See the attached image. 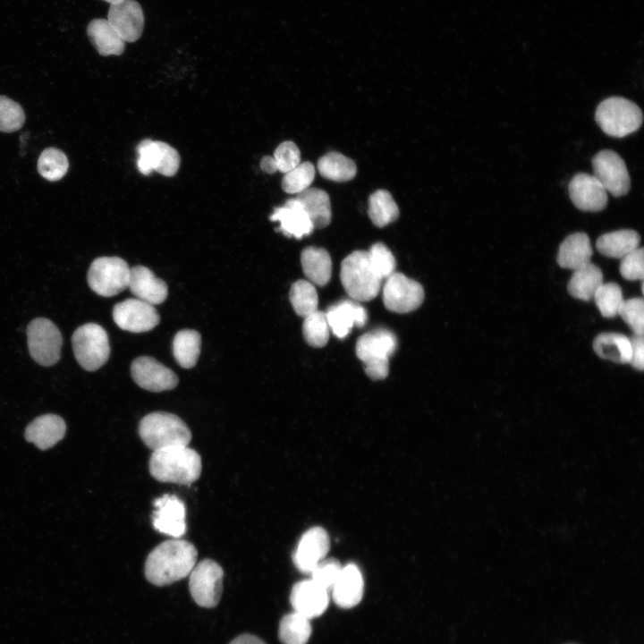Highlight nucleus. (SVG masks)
I'll return each instance as SVG.
<instances>
[{
  "label": "nucleus",
  "mask_w": 644,
  "mask_h": 644,
  "mask_svg": "<svg viewBox=\"0 0 644 644\" xmlns=\"http://www.w3.org/2000/svg\"><path fill=\"white\" fill-rule=\"evenodd\" d=\"M197 556L195 546L187 540L174 538L162 542L146 559V579L156 586L178 581L191 573Z\"/></svg>",
  "instance_id": "f257e3e1"
},
{
  "label": "nucleus",
  "mask_w": 644,
  "mask_h": 644,
  "mask_svg": "<svg viewBox=\"0 0 644 644\" xmlns=\"http://www.w3.org/2000/svg\"><path fill=\"white\" fill-rule=\"evenodd\" d=\"M149 472L160 482L190 485L201 474L200 455L188 445H174L153 451Z\"/></svg>",
  "instance_id": "f03ea898"
},
{
  "label": "nucleus",
  "mask_w": 644,
  "mask_h": 644,
  "mask_svg": "<svg viewBox=\"0 0 644 644\" xmlns=\"http://www.w3.org/2000/svg\"><path fill=\"white\" fill-rule=\"evenodd\" d=\"M139 434L145 445L153 451L174 445H188L191 432L177 415L155 411L140 422Z\"/></svg>",
  "instance_id": "7ed1b4c3"
},
{
  "label": "nucleus",
  "mask_w": 644,
  "mask_h": 644,
  "mask_svg": "<svg viewBox=\"0 0 644 644\" xmlns=\"http://www.w3.org/2000/svg\"><path fill=\"white\" fill-rule=\"evenodd\" d=\"M340 279L349 296L362 301L378 294L382 281L371 266L368 251L364 250H355L342 261Z\"/></svg>",
  "instance_id": "20e7f679"
},
{
  "label": "nucleus",
  "mask_w": 644,
  "mask_h": 644,
  "mask_svg": "<svg viewBox=\"0 0 644 644\" xmlns=\"http://www.w3.org/2000/svg\"><path fill=\"white\" fill-rule=\"evenodd\" d=\"M595 120L606 134L623 138L641 126L643 114L634 102L622 97H611L597 106Z\"/></svg>",
  "instance_id": "39448f33"
},
{
  "label": "nucleus",
  "mask_w": 644,
  "mask_h": 644,
  "mask_svg": "<svg viewBox=\"0 0 644 644\" xmlns=\"http://www.w3.org/2000/svg\"><path fill=\"white\" fill-rule=\"evenodd\" d=\"M74 356L88 371L100 369L108 360L110 346L106 330L95 323L79 326L72 336Z\"/></svg>",
  "instance_id": "423d86ee"
},
{
  "label": "nucleus",
  "mask_w": 644,
  "mask_h": 644,
  "mask_svg": "<svg viewBox=\"0 0 644 644\" xmlns=\"http://www.w3.org/2000/svg\"><path fill=\"white\" fill-rule=\"evenodd\" d=\"M130 269L119 257L97 258L89 268L88 284L100 296H114L128 288Z\"/></svg>",
  "instance_id": "0eeeda50"
},
{
  "label": "nucleus",
  "mask_w": 644,
  "mask_h": 644,
  "mask_svg": "<svg viewBox=\"0 0 644 644\" xmlns=\"http://www.w3.org/2000/svg\"><path fill=\"white\" fill-rule=\"evenodd\" d=\"M28 348L32 359L42 366H52L61 355L63 338L58 327L49 319L38 318L27 327Z\"/></svg>",
  "instance_id": "6e6552de"
},
{
  "label": "nucleus",
  "mask_w": 644,
  "mask_h": 644,
  "mask_svg": "<svg viewBox=\"0 0 644 644\" xmlns=\"http://www.w3.org/2000/svg\"><path fill=\"white\" fill-rule=\"evenodd\" d=\"M189 589L193 600L202 607H215L223 591L222 567L211 559H204L191 572Z\"/></svg>",
  "instance_id": "1a4fd4ad"
},
{
  "label": "nucleus",
  "mask_w": 644,
  "mask_h": 644,
  "mask_svg": "<svg viewBox=\"0 0 644 644\" xmlns=\"http://www.w3.org/2000/svg\"><path fill=\"white\" fill-rule=\"evenodd\" d=\"M593 176L607 193L621 197L631 189V178L624 160L614 151L604 149L592 158Z\"/></svg>",
  "instance_id": "9d476101"
},
{
  "label": "nucleus",
  "mask_w": 644,
  "mask_h": 644,
  "mask_svg": "<svg viewBox=\"0 0 644 644\" xmlns=\"http://www.w3.org/2000/svg\"><path fill=\"white\" fill-rule=\"evenodd\" d=\"M424 300L423 287L403 274L394 272L386 278L383 288L386 308L396 313H407L418 309Z\"/></svg>",
  "instance_id": "9b49d317"
},
{
  "label": "nucleus",
  "mask_w": 644,
  "mask_h": 644,
  "mask_svg": "<svg viewBox=\"0 0 644 644\" xmlns=\"http://www.w3.org/2000/svg\"><path fill=\"white\" fill-rule=\"evenodd\" d=\"M138 160L137 168L144 175H148L156 171L165 176L174 175L180 165V156L178 152L169 144L152 140H143L137 147Z\"/></svg>",
  "instance_id": "f8f14e48"
},
{
  "label": "nucleus",
  "mask_w": 644,
  "mask_h": 644,
  "mask_svg": "<svg viewBox=\"0 0 644 644\" xmlns=\"http://www.w3.org/2000/svg\"><path fill=\"white\" fill-rule=\"evenodd\" d=\"M113 319L123 330L143 333L157 326L160 317L153 305L137 298H131L114 305Z\"/></svg>",
  "instance_id": "ddd939ff"
},
{
  "label": "nucleus",
  "mask_w": 644,
  "mask_h": 644,
  "mask_svg": "<svg viewBox=\"0 0 644 644\" xmlns=\"http://www.w3.org/2000/svg\"><path fill=\"white\" fill-rule=\"evenodd\" d=\"M131 375L139 386L150 392L171 390L178 384L173 370L149 356L135 359L131 365Z\"/></svg>",
  "instance_id": "4468645a"
},
{
  "label": "nucleus",
  "mask_w": 644,
  "mask_h": 644,
  "mask_svg": "<svg viewBox=\"0 0 644 644\" xmlns=\"http://www.w3.org/2000/svg\"><path fill=\"white\" fill-rule=\"evenodd\" d=\"M152 523L160 533L179 538L186 532L185 505L176 496L164 495L154 502Z\"/></svg>",
  "instance_id": "2eb2a0df"
},
{
  "label": "nucleus",
  "mask_w": 644,
  "mask_h": 644,
  "mask_svg": "<svg viewBox=\"0 0 644 644\" xmlns=\"http://www.w3.org/2000/svg\"><path fill=\"white\" fill-rule=\"evenodd\" d=\"M106 20L125 43L135 42L142 35L144 13L136 0H123L111 4Z\"/></svg>",
  "instance_id": "dca6fc26"
},
{
  "label": "nucleus",
  "mask_w": 644,
  "mask_h": 644,
  "mask_svg": "<svg viewBox=\"0 0 644 644\" xmlns=\"http://www.w3.org/2000/svg\"><path fill=\"white\" fill-rule=\"evenodd\" d=\"M568 189L572 203L580 210L597 212L607 205V191L592 174H575L570 181Z\"/></svg>",
  "instance_id": "f3484780"
},
{
  "label": "nucleus",
  "mask_w": 644,
  "mask_h": 644,
  "mask_svg": "<svg viewBox=\"0 0 644 644\" xmlns=\"http://www.w3.org/2000/svg\"><path fill=\"white\" fill-rule=\"evenodd\" d=\"M330 542L327 532L321 527L308 530L301 538L293 563L304 573H310L315 566L326 558Z\"/></svg>",
  "instance_id": "a211bd4d"
},
{
  "label": "nucleus",
  "mask_w": 644,
  "mask_h": 644,
  "mask_svg": "<svg viewBox=\"0 0 644 644\" xmlns=\"http://www.w3.org/2000/svg\"><path fill=\"white\" fill-rule=\"evenodd\" d=\"M290 602L295 612L310 620L326 611L329 603V591L311 579L305 580L292 587Z\"/></svg>",
  "instance_id": "6ab92c4d"
},
{
  "label": "nucleus",
  "mask_w": 644,
  "mask_h": 644,
  "mask_svg": "<svg viewBox=\"0 0 644 644\" xmlns=\"http://www.w3.org/2000/svg\"><path fill=\"white\" fill-rule=\"evenodd\" d=\"M270 219L279 223L277 229L287 237L301 239L314 230L309 217L296 198L288 199L282 207L275 208Z\"/></svg>",
  "instance_id": "aec40b11"
},
{
  "label": "nucleus",
  "mask_w": 644,
  "mask_h": 644,
  "mask_svg": "<svg viewBox=\"0 0 644 644\" xmlns=\"http://www.w3.org/2000/svg\"><path fill=\"white\" fill-rule=\"evenodd\" d=\"M128 288L137 299L153 306L164 302L168 294L166 284L143 266H136L130 269Z\"/></svg>",
  "instance_id": "412c9836"
},
{
  "label": "nucleus",
  "mask_w": 644,
  "mask_h": 644,
  "mask_svg": "<svg viewBox=\"0 0 644 644\" xmlns=\"http://www.w3.org/2000/svg\"><path fill=\"white\" fill-rule=\"evenodd\" d=\"M397 345L395 335L386 329H378L362 335L356 343L358 358L367 364L377 360H388Z\"/></svg>",
  "instance_id": "4be33fe9"
},
{
  "label": "nucleus",
  "mask_w": 644,
  "mask_h": 644,
  "mask_svg": "<svg viewBox=\"0 0 644 644\" xmlns=\"http://www.w3.org/2000/svg\"><path fill=\"white\" fill-rule=\"evenodd\" d=\"M330 330L338 338H344L354 326H363L368 319L366 309L353 301H342L326 312Z\"/></svg>",
  "instance_id": "5701e85b"
},
{
  "label": "nucleus",
  "mask_w": 644,
  "mask_h": 644,
  "mask_svg": "<svg viewBox=\"0 0 644 644\" xmlns=\"http://www.w3.org/2000/svg\"><path fill=\"white\" fill-rule=\"evenodd\" d=\"M364 581L361 572L354 564L343 566L340 575L332 588L335 603L342 608L357 606L363 596Z\"/></svg>",
  "instance_id": "b1692460"
},
{
  "label": "nucleus",
  "mask_w": 644,
  "mask_h": 644,
  "mask_svg": "<svg viewBox=\"0 0 644 644\" xmlns=\"http://www.w3.org/2000/svg\"><path fill=\"white\" fill-rule=\"evenodd\" d=\"M66 431L64 420L55 414H45L33 419L25 429V438L38 448L47 450L63 439Z\"/></svg>",
  "instance_id": "393cba45"
},
{
  "label": "nucleus",
  "mask_w": 644,
  "mask_h": 644,
  "mask_svg": "<svg viewBox=\"0 0 644 644\" xmlns=\"http://www.w3.org/2000/svg\"><path fill=\"white\" fill-rule=\"evenodd\" d=\"M591 256L589 237L585 233L578 232L562 242L556 260L561 267L574 271L590 263Z\"/></svg>",
  "instance_id": "a878e982"
},
{
  "label": "nucleus",
  "mask_w": 644,
  "mask_h": 644,
  "mask_svg": "<svg viewBox=\"0 0 644 644\" xmlns=\"http://www.w3.org/2000/svg\"><path fill=\"white\" fill-rule=\"evenodd\" d=\"M87 34L100 55H120L124 51L125 42L106 19H93L87 27Z\"/></svg>",
  "instance_id": "bb28decb"
},
{
  "label": "nucleus",
  "mask_w": 644,
  "mask_h": 644,
  "mask_svg": "<svg viewBox=\"0 0 644 644\" xmlns=\"http://www.w3.org/2000/svg\"><path fill=\"white\" fill-rule=\"evenodd\" d=\"M296 199L302 205L314 228H324L330 224L331 204L329 196L325 191L308 188L298 193Z\"/></svg>",
  "instance_id": "cd10ccee"
},
{
  "label": "nucleus",
  "mask_w": 644,
  "mask_h": 644,
  "mask_svg": "<svg viewBox=\"0 0 644 644\" xmlns=\"http://www.w3.org/2000/svg\"><path fill=\"white\" fill-rule=\"evenodd\" d=\"M304 275L314 285L324 286L331 277L332 261L328 252L318 247L305 248L301 254Z\"/></svg>",
  "instance_id": "c85d7f7f"
},
{
  "label": "nucleus",
  "mask_w": 644,
  "mask_h": 644,
  "mask_svg": "<svg viewBox=\"0 0 644 644\" xmlns=\"http://www.w3.org/2000/svg\"><path fill=\"white\" fill-rule=\"evenodd\" d=\"M640 234L631 229H623L601 235L596 242L597 250L609 258H622L639 248Z\"/></svg>",
  "instance_id": "c756f323"
},
{
  "label": "nucleus",
  "mask_w": 644,
  "mask_h": 644,
  "mask_svg": "<svg viewBox=\"0 0 644 644\" xmlns=\"http://www.w3.org/2000/svg\"><path fill=\"white\" fill-rule=\"evenodd\" d=\"M603 284V273L595 264L589 263L574 270L568 283L567 290L571 296L582 301L593 298L597 288Z\"/></svg>",
  "instance_id": "7c9ffc66"
},
{
  "label": "nucleus",
  "mask_w": 644,
  "mask_h": 644,
  "mask_svg": "<svg viewBox=\"0 0 644 644\" xmlns=\"http://www.w3.org/2000/svg\"><path fill=\"white\" fill-rule=\"evenodd\" d=\"M595 352L602 359L613 362L629 363L631 358L630 338L618 333H601L593 342Z\"/></svg>",
  "instance_id": "2f4dec72"
},
{
  "label": "nucleus",
  "mask_w": 644,
  "mask_h": 644,
  "mask_svg": "<svg viewBox=\"0 0 644 644\" xmlns=\"http://www.w3.org/2000/svg\"><path fill=\"white\" fill-rule=\"evenodd\" d=\"M201 347L200 335L191 329L176 333L173 340V354L177 363L184 368H193L199 359Z\"/></svg>",
  "instance_id": "473e14b6"
},
{
  "label": "nucleus",
  "mask_w": 644,
  "mask_h": 644,
  "mask_svg": "<svg viewBox=\"0 0 644 644\" xmlns=\"http://www.w3.org/2000/svg\"><path fill=\"white\" fill-rule=\"evenodd\" d=\"M318 170L323 177L339 182L353 179L357 173L353 160L334 151L319 158Z\"/></svg>",
  "instance_id": "72a5a7b5"
},
{
  "label": "nucleus",
  "mask_w": 644,
  "mask_h": 644,
  "mask_svg": "<svg viewBox=\"0 0 644 644\" xmlns=\"http://www.w3.org/2000/svg\"><path fill=\"white\" fill-rule=\"evenodd\" d=\"M368 213L376 226L384 227L398 218L399 208L389 191L377 190L369 198Z\"/></svg>",
  "instance_id": "f704fd0d"
},
{
  "label": "nucleus",
  "mask_w": 644,
  "mask_h": 644,
  "mask_svg": "<svg viewBox=\"0 0 644 644\" xmlns=\"http://www.w3.org/2000/svg\"><path fill=\"white\" fill-rule=\"evenodd\" d=\"M309 619L293 611L280 621L278 635L284 644H306L311 634Z\"/></svg>",
  "instance_id": "c9c22d12"
},
{
  "label": "nucleus",
  "mask_w": 644,
  "mask_h": 644,
  "mask_svg": "<svg viewBox=\"0 0 644 644\" xmlns=\"http://www.w3.org/2000/svg\"><path fill=\"white\" fill-rule=\"evenodd\" d=\"M289 299L297 315L306 318L318 310V297L315 285L307 280L292 284Z\"/></svg>",
  "instance_id": "e433bc0d"
},
{
  "label": "nucleus",
  "mask_w": 644,
  "mask_h": 644,
  "mask_svg": "<svg viewBox=\"0 0 644 644\" xmlns=\"http://www.w3.org/2000/svg\"><path fill=\"white\" fill-rule=\"evenodd\" d=\"M38 172L46 180H61L67 173L69 161L66 155L56 148L44 149L38 159Z\"/></svg>",
  "instance_id": "4c0bfd02"
},
{
  "label": "nucleus",
  "mask_w": 644,
  "mask_h": 644,
  "mask_svg": "<svg viewBox=\"0 0 644 644\" xmlns=\"http://www.w3.org/2000/svg\"><path fill=\"white\" fill-rule=\"evenodd\" d=\"M330 327L326 312L316 310L304 318L302 334L308 344L313 347H323L329 339Z\"/></svg>",
  "instance_id": "58836bf2"
},
{
  "label": "nucleus",
  "mask_w": 644,
  "mask_h": 644,
  "mask_svg": "<svg viewBox=\"0 0 644 644\" xmlns=\"http://www.w3.org/2000/svg\"><path fill=\"white\" fill-rule=\"evenodd\" d=\"M593 298L601 315L605 318H614L618 315L619 309L624 301L622 289L615 283H603L596 291Z\"/></svg>",
  "instance_id": "ea45409f"
},
{
  "label": "nucleus",
  "mask_w": 644,
  "mask_h": 644,
  "mask_svg": "<svg viewBox=\"0 0 644 644\" xmlns=\"http://www.w3.org/2000/svg\"><path fill=\"white\" fill-rule=\"evenodd\" d=\"M315 178V167L310 162L300 163L285 173L282 180V189L290 194H298L309 188Z\"/></svg>",
  "instance_id": "a19ab883"
},
{
  "label": "nucleus",
  "mask_w": 644,
  "mask_h": 644,
  "mask_svg": "<svg viewBox=\"0 0 644 644\" xmlns=\"http://www.w3.org/2000/svg\"><path fill=\"white\" fill-rule=\"evenodd\" d=\"M24 122L22 107L14 100L0 96V131H16L23 126Z\"/></svg>",
  "instance_id": "79ce46f5"
},
{
  "label": "nucleus",
  "mask_w": 644,
  "mask_h": 644,
  "mask_svg": "<svg viewBox=\"0 0 644 644\" xmlns=\"http://www.w3.org/2000/svg\"><path fill=\"white\" fill-rule=\"evenodd\" d=\"M372 267L383 280L394 273L396 261L391 250L383 243L377 242L368 251Z\"/></svg>",
  "instance_id": "37998d69"
},
{
  "label": "nucleus",
  "mask_w": 644,
  "mask_h": 644,
  "mask_svg": "<svg viewBox=\"0 0 644 644\" xmlns=\"http://www.w3.org/2000/svg\"><path fill=\"white\" fill-rule=\"evenodd\" d=\"M618 315L631 328L635 335L644 333V301L642 298H631L623 301Z\"/></svg>",
  "instance_id": "c03bdc74"
},
{
  "label": "nucleus",
  "mask_w": 644,
  "mask_h": 644,
  "mask_svg": "<svg viewBox=\"0 0 644 644\" xmlns=\"http://www.w3.org/2000/svg\"><path fill=\"white\" fill-rule=\"evenodd\" d=\"M342 568V564L336 559L325 558L311 571V580L326 590L331 591Z\"/></svg>",
  "instance_id": "a18cd8bd"
},
{
  "label": "nucleus",
  "mask_w": 644,
  "mask_h": 644,
  "mask_svg": "<svg viewBox=\"0 0 644 644\" xmlns=\"http://www.w3.org/2000/svg\"><path fill=\"white\" fill-rule=\"evenodd\" d=\"M274 159L277 171L284 174L293 169L301 163V152L292 141L282 142L275 150Z\"/></svg>",
  "instance_id": "49530a36"
},
{
  "label": "nucleus",
  "mask_w": 644,
  "mask_h": 644,
  "mask_svg": "<svg viewBox=\"0 0 644 644\" xmlns=\"http://www.w3.org/2000/svg\"><path fill=\"white\" fill-rule=\"evenodd\" d=\"M620 274L631 281L643 280L644 277V250L637 248L621 258Z\"/></svg>",
  "instance_id": "de8ad7c7"
},
{
  "label": "nucleus",
  "mask_w": 644,
  "mask_h": 644,
  "mask_svg": "<svg viewBox=\"0 0 644 644\" xmlns=\"http://www.w3.org/2000/svg\"><path fill=\"white\" fill-rule=\"evenodd\" d=\"M631 358L629 363L636 369L642 371L644 367V339L643 335H635L630 338Z\"/></svg>",
  "instance_id": "09e8293b"
},
{
  "label": "nucleus",
  "mask_w": 644,
  "mask_h": 644,
  "mask_svg": "<svg viewBox=\"0 0 644 644\" xmlns=\"http://www.w3.org/2000/svg\"><path fill=\"white\" fill-rule=\"evenodd\" d=\"M229 644H266L261 639L251 634H242L233 640Z\"/></svg>",
  "instance_id": "8fccbe9b"
},
{
  "label": "nucleus",
  "mask_w": 644,
  "mask_h": 644,
  "mask_svg": "<svg viewBox=\"0 0 644 644\" xmlns=\"http://www.w3.org/2000/svg\"><path fill=\"white\" fill-rule=\"evenodd\" d=\"M260 167L263 172L272 174L277 171V166L273 157L266 156L260 161Z\"/></svg>",
  "instance_id": "3c124183"
},
{
  "label": "nucleus",
  "mask_w": 644,
  "mask_h": 644,
  "mask_svg": "<svg viewBox=\"0 0 644 644\" xmlns=\"http://www.w3.org/2000/svg\"><path fill=\"white\" fill-rule=\"evenodd\" d=\"M104 1L109 3L111 5V4H119V3L123 2V0H104Z\"/></svg>",
  "instance_id": "603ef678"
}]
</instances>
